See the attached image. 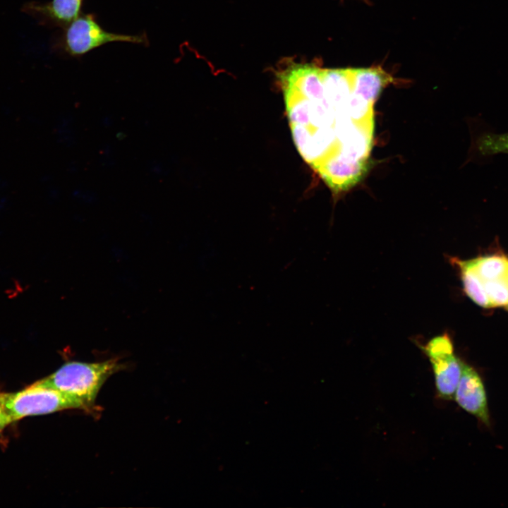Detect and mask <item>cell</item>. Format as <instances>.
<instances>
[{"mask_svg": "<svg viewBox=\"0 0 508 508\" xmlns=\"http://www.w3.org/2000/svg\"><path fill=\"white\" fill-rule=\"evenodd\" d=\"M322 72L317 66L294 64L279 78L296 147L324 181L337 168L369 158L374 124L353 120L351 97L343 102L329 98Z\"/></svg>", "mask_w": 508, "mask_h": 508, "instance_id": "1", "label": "cell"}, {"mask_svg": "<svg viewBox=\"0 0 508 508\" xmlns=\"http://www.w3.org/2000/svg\"><path fill=\"white\" fill-rule=\"evenodd\" d=\"M123 368L118 358L93 363L68 361L33 385L57 390L73 401L79 409L91 412L95 411V401L104 383Z\"/></svg>", "mask_w": 508, "mask_h": 508, "instance_id": "2", "label": "cell"}, {"mask_svg": "<svg viewBox=\"0 0 508 508\" xmlns=\"http://www.w3.org/2000/svg\"><path fill=\"white\" fill-rule=\"evenodd\" d=\"M64 29L57 45L64 53L73 57L82 56L110 42L145 45L148 43L145 34L123 35L105 30L92 13L80 14Z\"/></svg>", "mask_w": 508, "mask_h": 508, "instance_id": "3", "label": "cell"}, {"mask_svg": "<svg viewBox=\"0 0 508 508\" xmlns=\"http://www.w3.org/2000/svg\"><path fill=\"white\" fill-rule=\"evenodd\" d=\"M0 404L13 422L29 416L79 409L78 405L63 393L33 384L17 392H0Z\"/></svg>", "mask_w": 508, "mask_h": 508, "instance_id": "4", "label": "cell"}, {"mask_svg": "<svg viewBox=\"0 0 508 508\" xmlns=\"http://www.w3.org/2000/svg\"><path fill=\"white\" fill-rule=\"evenodd\" d=\"M424 351L433 366L438 395L444 399H454L464 363L454 355L450 338L447 334L436 337Z\"/></svg>", "mask_w": 508, "mask_h": 508, "instance_id": "5", "label": "cell"}, {"mask_svg": "<svg viewBox=\"0 0 508 508\" xmlns=\"http://www.w3.org/2000/svg\"><path fill=\"white\" fill-rule=\"evenodd\" d=\"M454 398L463 409L486 425H490L487 397L483 381L478 373L465 363Z\"/></svg>", "mask_w": 508, "mask_h": 508, "instance_id": "6", "label": "cell"}, {"mask_svg": "<svg viewBox=\"0 0 508 508\" xmlns=\"http://www.w3.org/2000/svg\"><path fill=\"white\" fill-rule=\"evenodd\" d=\"M83 3V0L32 1L23 6V11L44 25L64 28L81 14Z\"/></svg>", "mask_w": 508, "mask_h": 508, "instance_id": "7", "label": "cell"}, {"mask_svg": "<svg viewBox=\"0 0 508 508\" xmlns=\"http://www.w3.org/2000/svg\"><path fill=\"white\" fill-rule=\"evenodd\" d=\"M353 92L374 103L392 78L380 68H352Z\"/></svg>", "mask_w": 508, "mask_h": 508, "instance_id": "8", "label": "cell"}, {"mask_svg": "<svg viewBox=\"0 0 508 508\" xmlns=\"http://www.w3.org/2000/svg\"><path fill=\"white\" fill-rule=\"evenodd\" d=\"M471 150L473 157L480 161L498 154L508 155V132L499 133L480 128L473 135Z\"/></svg>", "mask_w": 508, "mask_h": 508, "instance_id": "9", "label": "cell"}, {"mask_svg": "<svg viewBox=\"0 0 508 508\" xmlns=\"http://www.w3.org/2000/svg\"><path fill=\"white\" fill-rule=\"evenodd\" d=\"M483 281L508 277V258L492 255L466 260Z\"/></svg>", "mask_w": 508, "mask_h": 508, "instance_id": "10", "label": "cell"}, {"mask_svg": "<svg viewBox=\"0 0 508 508\" xmlns=\"http://www.w3.org/2000/svg\"><path fill=\"white\" fill-rule=\"evenodd\" d=\"M455 261L460 269L464 290L468 296L482 307H492L484 289L483 281L479 275L466 260Z\"/></svg>", "mask_w": 508, "mask_h": 508, "instance_id": "11", "label": "cell"}, {"mask_svg": "<svg viewBox=\"0 0 508 508\" xmlns=\"http://www.w3.org/2000/svg\"><path fill=\"white\" fill-rule=\"evenodd\" d=\"M483 285L492 307L508 305V277L483 281Z\"/></svg>", "mask_w": 508, "mask_h": 508, "instance_id": "12", "label": "cell"}, {"mask_svg": "<svg viewBox=\"0 0 508 508\" xmlns=\"http://www.w3.org/2000/svg\"><path fill=\"white\" fill-rule=\"evenodd\" d=\"M12 423L13 420L0 404V432Z\"/></svg>", "mask_w": 508, "mask_h": 508, "instance_id": "13", "label": "cell"}, {"mask_svg": "<svg viewBox=\"0 0 508 508\" xmlns=\"http://www.w3.org/2000/svg\"><path fill=\"white\" fill-rule=\"evenodd\" d=\"M507 308L508 309V305L507 306Z\"/></svg>", "mask_w": 508, "mask_h": 508, "instance_id": "14", "label": "cell"}]
</instances>
